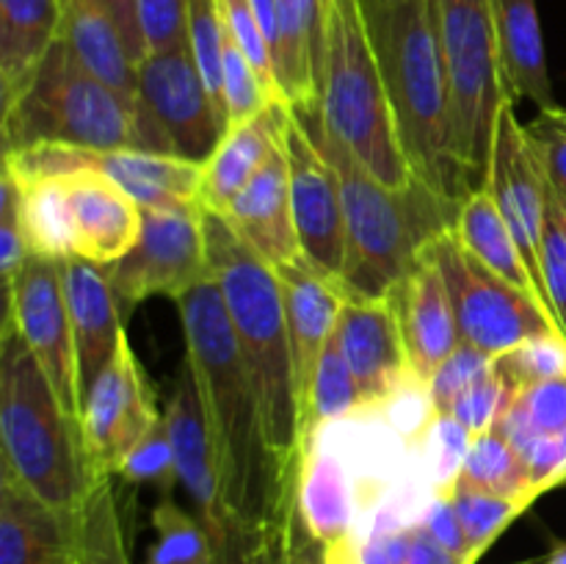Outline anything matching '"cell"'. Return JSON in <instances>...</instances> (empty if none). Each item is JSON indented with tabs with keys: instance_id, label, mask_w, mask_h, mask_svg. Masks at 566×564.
<instances>
[{
	"instance_id": "obj_1",
	"label": "cell",
	"mask_w": 566,
	"mask_h": 564,
	"mask_svg": "<svg viewBox=\"0 0 566 564\" xmlns=\"http://www.w3.org/2000/svg\"><path fill=\"white\" fill-rule=\"evenodd\" d=\"M177 307L221 495L243 529L260 531L293 503L302 457L287 464L271 448L258 390L213 276L182 293Z\"/></svg>"
},
{
	"instance_id": "obj_2",
	"label": "cell",
	"mask_w": 566,
	"mask_h": 564,
	"mask_svg": "<svg viewBox=\"0 0 566 564\" xmlns=\"http://www.w3.org/2000/svg\"><path fill=\"white\" fill-rule=\"evenodd\" d=\"M398 142L412 175L440 197L473 194L453 147L451 92L431 0H359Z\"/></svg>"
},
{
	"instance_id": "obj_3",
	"label": "cell",
	"mask_w": 566,
	"mask_h": 564,
	"mask_svg": "<svg viewBox=\"0 0 566 564\" xmlns=\"http://www.w3.org/2000/svg\"><path fill=\"white\" fill-rule=\"evenodd\" d=\"M298 116L340 177L346 216L343 291L348 299H387L423 249L457 227L462 202L440 197L418 177L407 188H387L326 130L321 111Z\"/></svg>"
},
{
	"instance_id": "obj_4",
	"label": "cell",
	"mask_w": 566,
	"mask_h": 564,
	"mask_svg": "<svg viewBox=\"0 0 566 564\" xmlns=\"http://www.w3.org/2000/svg\"><path fill=\"white\" fill-rule=\"evenodd\" d=\"M202 213L210 274L224 299L238 348L258 390L271 448L291 464L302 457V407L280 276L224 216Z\"/></svg>"
},
{
	"instance_id": "obj_5",
	"label": "cell",
	"mask_w": 566,
	"mask_h": 564,
	"mask_svg": "<svg viewBox=\"0 0 566 564\" xmlns=\"http://www.w3.org/2000/svg\"><path fill=\"white\" fill-rule=\"evenodd\" d=\"M3 149L66 144L177 155L144 100H130L77 61L61 36L20 103L0 116Z\"/></svg>"
},
{
	"instance_id": "obj_6",
	"label": "cell",
	"mask_w": 566,
	"mask_h": 564,
	"mask_svg": "<svg viewBox=\"0 0 566 564\" xmlns=\"http://www.w3.org/2000/svg\"><path fill=\"white\" fill-rule=\"evenodd\" d=\"M0 446L3 468L28 490L61 514H81L94 484L81 426L9 321L0 335Z\"/></svg>"
},
{
	"instance_id": "obj_7",
	"label": "cell",
	"mask_w": 566,
	"mask_h": 564,
	"mask_svg": "<svg viewBox=\"0 0 566 564\" xmlns=\"http://www.w3.org/2000/svg\"><path fill=\"white\" fill-rule=\"evenodd\" d=\"M321 122L387 188L415 182L398 142L390 97L376 64L359 0H332L326 25Z\"/></svg>"
},
{
	"instance_id": "obj_8",
	"label": "cell",
	"mask_w": 566,
	"mask_h": 564,
	"mask_svg": "<svg viewBox=\"0 0 566 564\" xmlns=\"http://www.w3.org/2000/svg\"><path fill=\"white\" fill-rule=\"evenodd\" d=\"M451 92L453 147L470 188L486 186L497 114L509 103L495 0H431Z\"/></svg>"
},
{
	"instance_id": "obj_9",
	"label": "cell",
	"mask_w": 566,
	"mask_h": 564,
	"mask_svg": "<svg viewBox=\"0 0 566 564\" xmlns=\"http://www.w3.org/2000/svg\"><path fill=\"white\" fill-rule=\"evenodd\" d=\"M429 252L451 293L462 343L495 359L531 337L564 335L553 310L481 263L464 247L457 227L434 238Z\"/></svg>"
},
{
	"instance_id": "obj_10",
	"label": "cell",
	"mask_w": 566,
	"mask_h": 564,
	"mask_svg": "<svg viewBox=\"0 0 566 564\" xmlns=\"http://www.w3.org/2000/svg\"><path fill=\"white\" fill-rule=\"evenodd\" d=\"M105 269L122 304H142L153 296L177 302L213 276L202 208H144L138 241Z\"/></svg>"
},
{
	"instance_id": "obj_11",
	"label": "cell",
	"mask_w": 566,
	"mask_h": 564,
	"mask_svg": "<svg viewBox=\"0 0 566 564\" xmlns=\"http://www.w3.org/2000/svg\"><path fill=\"white\" fill-rule=\"evenodd\" d=\"M3 321L20 332L70 418L81 426L83 404L77 387L75 335H72L64 280H61V260L31 254L22 263L14 280L6 282Z\"/></svg>"
},
{
	"instance_id": "obj_12",
	"label": "cell",
	"mask_w": 566,
	"mask_h": 564,
	"mask_svg": "<svg viewBox=\"0 0 566 564\" xmlns=\"http://www.w3.org/2000/svg\"><path fill=\"white\" fill-rule=\"evenodd\" d=\"M160 415L164 409H158L147 374L125 332L116 357L83 398L81 435L92 479L116 476L127 453L158 424Z\"/></svg>"
},
{
	"instance_id": "obj_13",
	"label": "cell",
	"mask_w": 566,
	"mask_h": 564,
	"mask_svg": "<svg viewBox=\"0 0 566 564\" xmlns=\"http://www.w3.org/2000/svg\"><path fill=\"white\" fill-rule=\"evenodd\" d=\"M287 171H291L293 219L298 243L310 263L340 282L346 265V216H343L340 177L321 153L318 142L307 130L296 111H287L282 127Z\"/></svg>"
},
{
	"instance_id": "obj_14",
	"label": "cell",
	"mask_w": 566,
	"mask_h": 564,
	"mask_svg": "<svg viewBox=\"0 0 566 564\" xmlns=\"http://www.w3.org/2000/svg\"><path fill=\"white\" fill-rule=\"evenodd\" d=\"M136 72L138 94L166 130L175 153L205 164L227 133V122L199 75L191 44L147 53Z\"/></svg>"
},
{
	"instance_id": "obj_15",
	"label": "cell",
	"mask_w": 566,
	"mask_h": 564,
	"mask_svg": "<svg viewBox=\"0 0 566 564\" xmlns=\"http://www.w3.org/2000/svg\"><path fill=\"white\" fill-rule=\"evenodd\" d=\"M486 188L495 197L536 285L547 302L545 282H542V227H545L547 210V180L542 166L531 149L525 127L517 122L514 103L509 100L497 114L495 142H492L490 175ZM551 304V302H547ZM553 310V307H551Z\"/></svg>"
},
{
	"instance_id": "obj_16",
	"label": "cell",
	"mask_w": 566,
	"mask_h": 564,
	"mask_svg": "<svg viewBox=\"0 0 566 564\" xmlns=\"http://www.w3.org/2000/svg\"><path fill=\"white\" fill-rule=\"evenodd\" d=\"M335 337L365 407H381L407 382H412L401 326L390 299H346Z\"/></svg>"
},
{
	"instance_id": "obj_17",
	"label": "cell",
	"mask_w": 566,
	"mask_h": 564,
	"mask_svg": "<svg viewBox=\"0 0 566 564\" xmlns=\"http://www.w3.org/2000/svg\"><path fill=\"white\" fill-rule=\"evenodd\" d=\"M55 177H61L70 210L75 258L97 265L125 258L142 236V205L99 169H75Z\"/></svg>"
},
{
	"instance_id": "obj_18",
	"label": "cell",
	"mask_w": 566,
	"mask_h": 564,
	"mask_svg": "<svg viewBox=\"0 0 566 564\" xmlns=\"http://www.w3.org/2000/svg\"><path fill=\"white\" fill-rule=\"evenodd\" d=\"M387 299L396 307L409 374L420 385H429L440 365L462 346L451 293H448L440 265L429 247L423 249L415 269L398 282V288Z\"/></svg>"
},
{
	"instance_id": "obj_19",
	"label": "cell",
	"mask_w": 566,
	"mask_h": 564,
	"mask_svg": "<svg viewBox=\"0 0 566 564\" xmlns=\"http://www.w3.org/2000/svg\"><path fill=\"white\" fill-rule=\"evenodd\" d=\"M61 280H64L66 307L72 318L77 357V387L83 398L92 393L103 370L119 352V341L125 335L122 326L119 296L105 265L83 258L61 260Z\"/></svg>"
},
{
	"instance_id": "obj_20",
	"label": "cell",
	"mask_w": 566,
	"mask_h": 564,
	"mask_svg": "<svg viewBox=\"0 0 566 564\" xmlns=\"http://www.w3.org/2000/svg\"><path fill=\"white\" fill-rule=\"evenodd\" d=\"M282 302H285L287 332H291L293 374H296L298 407L304 409L315 368L335 332L340 310L346 304V291L337 280L310 263L307 254H298L291 263L276 265Z\"/></svg>"
},
{
	"instance_id": "obj_21",
	"label": "cell",
	"mask_w": 566,
	"mask_h": 564,
	"mask_svg": "<svg viewBox=\"0 0 566 564\" xmlns=\"http://www.w3.org/2000/svg\"><path fill=\"white\" fill-rule=\"evenodd\" d=\"M298 512L310 531L326 545V564H357V490L340 453L321 435L302 442Z\"/></svg>"
},
{
	"instance_id": "obj_22",
	"label": "cell",
	"mask_w": 566,
	"mask_h": 564,
	"mask_svg": "<svg viewBox=\"0 0 566 564\" xmlns=\"http://www.w3.org/2000/svg\"><path fill=\"white\" fill-rule=\"evenodd\" d=\"M221 216L274 269L304 254L302 243H298L296 219H293L291 171H287L282 136L269 158L263 160L258 175L249 180V186L232 199L230 208Z\"/></svg>"
},
{
	"instance_id": "obj_23",
	"label": "cell",
	"mask_w": 566,
	"mask_h": 564,
	"mask_svg": "<svg viewBox=\"0 0 566 564\" xmlns=\"http://www.w3.org/2000/svg\"><path fill=\"white\" fill-rule=\"evenodd\" d=\"M0 564H77V518L0 473Z\"/></svg>"
},
{
	"instance_id": "obj_24",
	"label": "cell",
	"mask_w": 566,
	"mask_h": 564,
	"mask_svg": "<svg viewBox=\"0 0 566 564\" xmlns=\"http://www.w3.org/2000/svg\"><path fill=\"white\" fill-rule=\"evenodd\" d=\"M329 3L332 0H276V86L282 103L296 114L321 111Z\"/></svg>"
},
{
	"instance_id": "obj_25",
	"label": "cell",
	"mask_w": 566,
	"mask_h": 564,
	"mask_svg": "<svg viewBox=\"0 0 566 564\" xmlns=\"http://www.w3.org/2000/svg\"><path fill=\"white\" fill-rule=\"evenodd\" d=\"M61 39V0H0V114L31 88Z\"/></svg>"
},
{
	"instance_id": "obj_26",
	"label": "cell",
	"mask_w": 566,
	"mask_h": 564,
	"mask_svg": "<svg viewBox=\"0 0 566 564\" xmlns=\"http://www.w3.org/2000/svg\"><path fill=\"white\" fill-rule=\"evenodd\" d=\"M287 105H269L263 114L243 125L227 127L219 147L202 164V186H199V208L208 213H224L232 199L249 186L271 149L282 136L287 119Z\"/></svg>"
},
{
	"instance_id": "obj_27",
	"label": "cell",
	"mask_w": 566,
	"mask_h": 564,
	"mask_svg": "<svg viewBox=\"0 0 566 564\" xmlns=\"http://www.w3.org/2000/svg\"><path fill=\"white\" fill-rule=\"evenodd\" d=\"M495 25L509 100L556 108L536 0H495Z\"/></svg>"
},
{
	"instance_id": "obj_28",
	"label": "cell",
	"mask_w": 566,
	"mask_h": 564,
	"mask_svg": "<svg viewBox=\"0 0 566 564\" xmlns=\"http://www.w3.org/2000/svg\"><path fill=\"white\" fill-rule=\"evenodd\" d=\"M61 36L99 81L125 97L142 100L136 64L105 0H61Z\"/></svg>"
},
{
	"instance_id": "obj_29",
	"label": "cell",
	"mask_w": 566,
	"mask_h": 564,
	"mask_svg": "<svg viewBox=\"0 0 566 564\" xmlns=\"http://www.w3.org/2000/svg\"><path fill=\"white\" fill-rule=\"evenodd\" d=\"M457 232L462 238L464 247L475 254L484 265H490L495 274L512 285L523 288V291L534 293L536 299L545 302L539 285H536L534 274H531L528 263H525L523 252H520L517 241H514L512 230H509L506 219H503L501 208H497L495 197L490 188H479L470 194L459 210ZM547 304V302H545ZM551 307V304H547Z\"/></svg>"
},
{
	"instance_id": "obj_30",
	"label": "cell",
	"mask_w": 566,
	"mask_h": 564,
	"mask_svg": "<svg viewBox=\"0 0 566 564\" xmlns=\"http://www.w3.org/2000/svg\"><path fill=\"white\" fill-rule=\"evenodd\" d=\"M11 180L20 188L22 232H25L31 254H42L50 260L75 258L70 210H66L61 177H33V180L11 177Z\"/></svg>"
},
{
	"instance_id": "obj_31",
	"label": "cell",
	"mask_w": 566,
	"mask_h": 564,
	"mask_svg": "<svg viewBox=\"0 0 566 564\" xmlns=\"http://www.w3.org/2000/svg\"><path fill=\"white\" fill-rule=\"evenodd\" d=\"M459 484L475 487V490L492 492V495L509 498V501H520L528 509L539 498L523 453L495 429L473 437Z\"/></svg>"
},
{
	"instance_id": "obj_32",
	"label": "cell",
	"mask_w": 566,
	"mask_h": 564,
	"mask_svg": "<svg viewBox=\"0 0 566 564\" xmlns=\"http://www.w3.org/2000/svg\"><path fill=\"white\" fill-rule=\"evenodd\" d=\"M114 479L116 476H105L94 481L77 514V564H133Z\"/></svg>"
},
{
	"instance_id": "obj_33",
	"label": "cell",
	"mask_w": 566,
	"mask_h": 564,
	"mask_svg": "<svg viewBox=\"0 0 566 564\" xmlns=\"http://www.w3.org/2000/svg\"><path fill=\"white\" fill-rule=\"evenodd\" d=\"M363 407L365 404L363 396H359L357 382H354L352 368H348L346 357H343L340 343H337L335 332H332L302 409V442L313 437L321 426L348 418V415H354Z\"/></svg>"
},
{
	"instance_id": "obj_34",
	"label": "cell",
	"mask_w": 566,
	"mask_h": 564,
	"mask_svg": "<svg viewBox=\"0 0 566 564\" xmlns=\"http://www.w3.org/2000/svg\"><path fill=\"white\" fill-rule=\"evenodd\" d=\"M470 446H473V435L457 418L437 415L431 420L426 435L415 446V459L434 495H451L457 490Z\"/></svg>"
},
{
	"instance_id": "obj_35",
	"label": "cell",
	"mask_w": 566,
	"mask_h": 564,
	"mask_svg": "<svg viewBox=\"0 0 566 564\" xmlns=\"http://www.w3.org/2000/svg\"><path fill=\"white\" fill-rule=\"evenodd\" d=\"M153 529L158 536L147 564H216L202 523L175 498H160L153 509Z\"/></svg>"
},
{
	"instance_id": "obj_36",
	"label": "cell",
	"mask_w": 566,
	"mask_h": 564,
	"mask_svg": "<svg viewBox=\"0 0 566 564\" xmlns=\"http://www.w3.org/2000/svg\"><path fill=\"white\" fill-rule=\"evenodd\" d=\"M451 501L457 506L459 523H462L464 536H468L470 562L479 564V558L495 545L497 536L514 523L528 506L520 501H509V498L492 495V492L475 490V487L457 484L451 492Z\"/></svg>"
},
{
	"instance_id": "obj_37",
	"label": "cell",
	"mask_w": 566,
	"mask_h": 564,
	"mask_svg": "<svg viewBox=\"0 0 566 564\" xmlns=\"http://www.w3.org/2000/svg\"><path fill=\"white\" fill-rule=\"evenodd\" d=\"M497 379L506 387V396L525 390L539 382L566 376V335H539L509 348L492 359Z\"/></svg>"
},
{
	"instance_id": "obj_38",
	"label": "cell",
	"mask_w": 566,
	"mask_h": 564,
	"mask_svg": "<svg viewBox=\"0 0 566 564\" xmlns=\"http://www.w3.org/2000/svg\"><path fill=\"white\" fill-rule=\"evenodd\" d=\"M188 44L193 61L213 97L216 108L224 116V22L216 0H188Z\"/></svg>"
},
{
	"instance_id": "obj_39",
	"label": "cell",
	"mask_w": 566,
	"mask_h": 564,
	"mask_svg": "<svg viewBox=\"0 0 566 564\" xmlns=\"http://www.w3.org/2000/svg\"><path fill=\"white\" fill-rule=\"evenodd\" d=\"M119 479H125L127 484H147L155 487L160 492V498L175 495L177 484H180V476H177V453L175 442H171L169 420H166V409L158 418V424L136 442L130 453L125 457V462L116 470Z\"/></svg>"
},
{
	"instance_id": "obj_40",
	"label": "cell",
	"mask_w": 566,
	"mask_h": 564,
	"mask_svg": "<svg viewBox=\"0 0 566 564\" xmlns=\"http://www.w3.org/2000/svg\"><path fill=\"white\" fill-rule=\"evenodd\" d=\"M269 105H274L269 88L260 81L258 70L252 61L243 55L235 39L224 28V108H227V127L243 125L263 114ZM282 105V103H280Z\"/></svg>"
},
{
	"instance_id": "obj_41",
	"label": "cell",
	"mask_w": 566,
	"mask_h": 564,
	"mask_svg": "<svg viewBox=\"0 0 566 564\" xmlns=\"http://www.w3.org/2000/svg\"><path fill=\"white\" fill-rule=\"evenodd\" d=\"M542 282L553 315L566 335V208L547 186L545 227H542Z\"/></svg>"
},
{
	"instance_id": "obj_42",
	"label": "cell",
	"mask_w": 566,
	"mask_h": 564,
	"mask_svg": "<svg viewBox=\"0 0 566 564\" xmlns=\"http://www.w3.org/2000/svg\"><path fill=\"white\" fill-rule=\"evenodd\" d=\"M216 6H219L224 28L230 31V36L235 39L238 48L243 50V55L252 61V66L258 70L260 81H263V86L271 92L274 103H282L280 86H276L274 53H271L269 42H265L263 28H260L258 14H254L252 0H216Z\"/></svg>"
},
{
	"instance_id": "obj_43",
	"label": "cell",
	"mask_w": 566,
	"mask_h": 564,
	"mask_svg": "<svg viewBox=\"0 0 566 564\" xmlns=\"http://www.w3.org/2000/svg\"><path fill=\"white\" fill-rule=\"evenodd\" d=\"M525 136L539 160L547 186L566 208V111L562 105L539 111V116L525 125Z\"/></svg>"
},
{
	"instance_id": "obj_44",
	"label": "cell",
	"mask_w": 566,
	"mask_h": 564,
	"mask_svg": "<svg viewBox=\"0 0 566 564\" xmlns=\"http://www.w3.org/2000/svg\"><path fill=\"white\" fill-rule=\"evenodd\" d=\"M492 370V357H486L484 352L479 348L462 346L440 365V370L434 374V379L429 382V393H431V401H434L437 415H448L451 412L453 401L468 390L473 382H479L481 376L490 374Z\"/></svg>"
},
{
	"instance_id": "obj_45",
	"label": "cell",
	"mask_w": 566,
	"mask_h": 564,
	"mask_svg": "<svg viewBox=\"0 0 566 564\" xmlns=\"http://www.w3.org/2000/svg\"><path fill=\"white\" fill-rule=\"evenodd\" d=\"M147 53L188 44V0H136Z\"/></svg>"
},
{
	"instance_id": "obj_46",
	"label": "cell",
	"mask_w": 566,
	"mask_h": 564,
	"mask_svg": "<svg viewBox=\"0 0 566 564\" xmlns=\"http://www.w3.org/2000/svg\"><path fill=\"white\" fill-rule=\"evenodd\" d=\"M503 401H506V387L501 385L495 368H492L490 374H484L479 382H473V385L453 401L451 412L448 415L457 418L470 435L479 437L495 426Z\"/></svg>"
},
{
	"instance_id": "obj_47",
	"label": "cell",
	"mask_w": 566,
	"mask_h": 564,
	"mask_svg": "<svg viewBox=\"0 0 566 564\" xmlns=\"http://www.w3.org/2000/svg\"><path fill=\"white\" fill-rule=\"evenodd\" d=\"M512 398L520 404L536 437L566 431V376L525 387V390L514 393Z\"/></svg>"
},
{
	"instance_id": "obj_48",
	"label": "cell",
	"mask_w": 566,
	"mask_h": 564,
	"mask_svg": "<svg viewBox=\"0 0 566 564\" xmlns=\"http://www.w3.org/2000/svg\"><path fill=\"white\" fill-rule=\"evenodd\" d=\"M31 258L25 232H22L20 219V188L3 171L0 180V269H3V282H11L22 263Z\"/></svg>"
},
{
	"instance_id": "obj_49",
	"label": "cell",
	"mask_w": 566,
	"mask_h": 564,
	"mask_svg": "<svg viewBox=\"0 0 566 564\" xmlns=\"http://www.w3.org/2000/svg\"><path fill=\"white\" fill-rule=\"evenodd\" d=\"M418 525L426 531V534L434 536L442 547H448V551L462 556L468 564H473L470 562L468 536H464L462 523H459V514H457V506H453L451 495L431 498L429 506H426L423 514H420Z\"/></svg>"
},
{
	"instance_id": "obj_50",
	"label": "cell",
	"mask_w": 566,
	"mask_h": 564,
	"mask_svg": "<svg viewBox=\"0 0 566 564\" xmlns=\"http://www.w3.org/2000/svg\"><path fill=\"white\" fill-rule=\"evenodd\" d=\"M531 470V481L539 498L545 495L553 487L564 484L566 481V431L562 435L539 437L531 453L525 457Z\"/></svg>"
},
{
	"instance_id": "obj_51",
	"label": "cell",
	"mask_w": 566,
	"mask_h": 564,
	"mask_svg": "<svg viewBox=\"0 0 566 564\" xmlns=\"http://www.w3.org/2000/svg\"><path fill=\"white\" fill-rule=\"evenodd\" d=\"M293 503H296V495H293ZM293 503L287 506L285 514H280V518L271 520L269 525L254 531L252 545H249L247 564H293V553H291Z\"/></svg>"
},
{
	"instance_id": "obj_52",
	"label": "cell",
	"mask_w": 566,
	"mask_h": 564,
	"mask_svg": "<svg viewBox=\"0 0 566 564\" xmlns=\"http://www.w3.org/2000/svg\"><path fill=\"white\" fill-rule=\"evenodd\" d=\"M291 553L293 564H326V545L310 531L302 512H298V492L291 512Z\"/></svg>"
},
{
	"instance_id": "obj_53",
	"label": "cell",
	"mask_w": 566,
	"mask_h": 564,
	"mask_svg": "<svg viewBox=\"0 0 566 564\" xmlns=\"http://www.w3.org/2000/svg\"><path fill=\"white\" fill-rule=\"evenodd\" d=\"M111 9V14H114L116 25H119V33L122 39H125V48L127 53H130L133 64H138L144 61V55H147V44H144V36H142V25H138V11H136V0H105Z\"/></svg>"
},
{
	"instance_id": "obj_54",
	"label": "cell",
	"mask_w": 566,
	"mask_h": 564,
	"mask_svg": "<svg viewBox=\"0 0 566 564\" xmlns=\"http://www.w3.org/2000/svg\"><path fill=\"white\" fill-rule=\"evenodd\" d=\"M407 564H468L462 556L442 547L434 536L426 534L418 523L412 525V540H409Z\"/></svg>"
},
{
	"instance_id": "obj_55",
	"label": "cell",
	"mask_w": 566,
	"mask_h": 564,
	"mask_svg": "<svg viewBox=\"0 0 566 564\" xmlns=\"http://www.w3.org/2000/svg\"><path fill=\"white\" fill-rule=\"evenodd\" d=\"M542 564H566V542H556Z\"/></svg>"
},
{
	"instance_id": "obj_56",
	"label": "cell",
	"mask_w": 566,
	"mask_h": 564,
	"mask_svg": "<svg viewBox=\"0 0 566 564\" xmlns=\"http://www.w3.org/2000/svg\"><path fill=\"white\" fill-rule=\"evenodd\" d=\"M545 562V556H539V558H523V562H514V564H542Z\"/></svg>"
}]
</instances>
